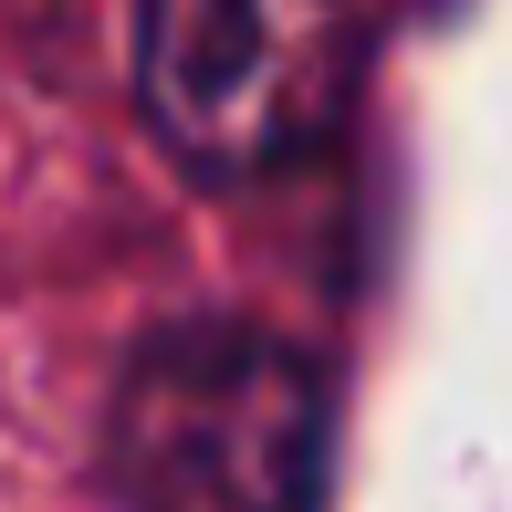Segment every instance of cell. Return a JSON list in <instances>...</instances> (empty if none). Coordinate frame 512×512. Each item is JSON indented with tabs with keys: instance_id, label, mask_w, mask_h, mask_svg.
Returning a JSON list of instances; mask_svg holds the SVG:
<instances>
[{
	"instance_id": "1",
	"label": "cell",
	"mask_w": 512,
	"mask_h": 512,
	"mask_svg": "<svg viewBox=\"0 0 512 512\" xmlns=\"http://www.w3.org/2000/svg\"><path fill=\"white\" fill-rule=\"evenodd\" d=\"M335 398L262 324H168L105 408V492L126 512H324Z\"/></svg>"
},
{
	"instance_id": "2",
	"label": "cell",
	"mask_w": 512,
	"mask_h": 512,
	"mask_svg": "<svg viewBox=\"0 0 512 512\" xmlns=\"http://www.w3.org/2000/svg\"><path fill=\"white\" fill-rule=\"evenodd\" d=\"M366 0H147L136 95L199 178H262L345 126Z\"/></svg>"
}]
</instances>
